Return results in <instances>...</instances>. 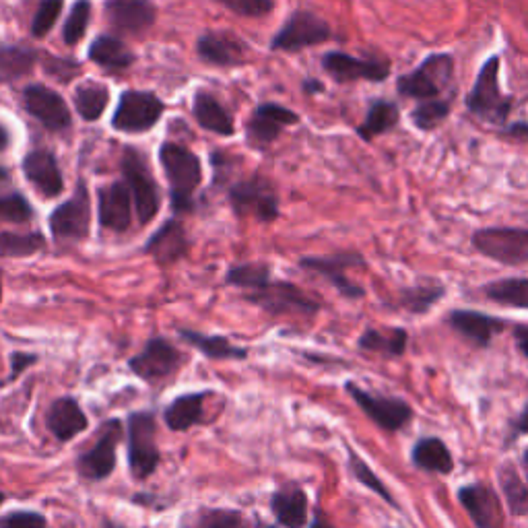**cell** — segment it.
<instances>
[{
	"mask_svg": "<svg viewBox=\"0 0 528 528\" xmlns=\"http://www.w3.org/2000/svg\"><path fill=\"white\" fill-rule=\"evenodd\" d=\"M159 163L165 180L170 184V201L174 215L194 211V192L203 182V165L198 155L178 143H163L159 147Z\"/></svg>",
	"mask_w": 528,
	"mask_h": 528,
	"instance_id": "1",
	"label": "cell"
},
{
	"mask_svg": "<svg viewBox=\"0 0 528 528\" xmlns=\"http://www.w3.org/2000/svg\"><path fill=\"white\" fill-rule=\"evenodd\" d=\"M500 66L502 58L498 54L483 62L465 102L467 110L475 118L493 126H504L514 106V97L502 93L500 89Z\"/></svg>",
	"mask_w": 528,
	"mask_h": 528,
	"instance_id": "2",
	"label": "cell"
},
{
	"mask_svg": "<svg viewBox=\"0 0 528 528\" xmlns=\"http://www.w3.org/2000/svg\"><path fill=\"white\" fill-rule=\"evenodd\" d=\"M126 454L132 477L147 481L155 475L161 454L157 446V417L153 411H135L126 417Z\"/></svg>",
	"mask_w": 528,
	"mask_h": 528,
	"instance_id": "3",
	"label": "cell"
},
{
	"mask_svg": "<svg viewBox=\"0 0 528 528\" xmlns=\"http://www.w3.org/2000/svg\"><path fill=\"white\" fill-rule=\"evenodd\" d=\"M454 58L450 54H429L415 71L396 79V91L401 97L417 99H438L452 83Z\"/></svg>",
	"mask_w": 528,
	"mask_h": 528,
	"instance_id": "4",
	"label": "cell"
},
{
	"mask_svg": "<svg viewBox=\"0 0 528 528\" xmlns=\"http://www.w3.org/2000/svg\"><path fill=\"white\" fill-rule=\"evenodd\" d=\"M124 182L132 192L135 211L141 225L151 223L161 209V192L151 174L147 157L137 147H124L122 153Z\"/></svg>",
	"mask_w": 528,
	"mask_h": 528,
	"instance_id": "5",
	"label": "cell"
},
{
	"mask_svg": "<svg viewBox=\"0 0 528 528\" xmlns=\"http://www.w3.org/2000/svg\"><path fill=\"white\" fill-rule=\"evenodd\" d=\"M124 438V425L120 419L112 417L104 423L102 434L97 442L81 452L75 460V471L81 479L91 483H102L116 471L118 465V444Z\"/></svg>",
	"mask_w": 528,
	"mask_h": 528,
	"instance_id": "6",
	"label": "cell"
},
{
	"mask_svg": "<svg viewBox=\"0 0 528 528\" xmlns=\"http://www.w3.org/2000/svg\"><path fill=\"white\" fill-rule=\"evenodd\" d=\"M244 300L252 306H258L271 316L285 314H300V316H316L320 312V302L310 297L304 289L289 281L271 279L267 285L258 291L244 293Z\"/></svg>",
	"mask_w": 528,
	"mask_h": 528,
	"instance_id": "7",
	"label": "cell"
},
{
	"mask_svg": "<svg viewBox=\"0 0 528 528\" xmlns=\"http://www.w3.org/2000/svg\"><path fill=\"white\" fill-rule=\"evenodd\" d=\"M186 363V355L165 337L153 335L145 347L128 359V368L147 384H157L172 378Z\"/></svg>",
	"mask_w": 528,
	"mask_h": 528,
	"instance_id": "8",
	"label": "cell"
},
{
	"mask_svg": "<svg viewBox=\"0 0 528 528\" xmlns=\"http://www.w3.org/2000/svg\"><path fill=\"white\" fill-rule=\"evenodd\" d=\"M471 244L485 258L506 264V267L528 264L526 227H483L475 231Z\"/></svg>",
	"mask_w": 528,
	"mask_h": 528,
	"instance_id": "9",
	"label": "cell"
},
{
	"mask_svg": "<svg viewBox=\"0 0 528 528\" xmlns=\"http://www.w3.org/2000/svg\"><path fill=\"white\" fill-rule=\"evenodd\" d=\"M229 203L238 217H254L260 223L279 219V196L273 184L262 176H252L231 186Z\"/></svg>",
	"mask_w": 528,
	"mask_h": 528,
	"instance_id": "10",
	"label": "cell"
},
{
	"mask_svg": "<svg viewBox=\"0 0 528 528\" xmlns=\"http://www.w3.org/2000/svg\"><path fill=\"white\" fill-rule=\"evenodd\" d=\"M50 234L56 242H83L91 231V201L89 190L83 182L77 184V190L69 201L60 203L48 217Z\"/></svg>",
	"mask_w": 528,
	"mask_h": 528,
	"instance_id": "11",
	"label": "cell"
},
{
	"mask_svg": "<svg viewBox=\"0 0 528 528\" xmlns=\"http://www.w3.org/2000/svg\"><path fill=\"white\" fill-rule=\"evenodd\" d=\"M366 267V258L357 252H337L328 256H304L300 258V269L326 279L347 300H361L366 289L347 277L349 269Z\"/></svg>",
	"mask_w": 528,
	"mask_h": 528,
	"instance_id": "12",
	"label": "cell"
},
{
	"mask_svg": "<svg viewBox=\"0 0 528 528\" xmlns=\"http://www.w3.org/2000/svg\"><path fill=\"white\" fill-rule=\"evenodd\" d=\"M163 112L165 106L155 93L124 91L112 116V126L126 135H143L161 120Z\"/></svg>",
	"mask_w": 528,
	"mask_h": 528,
	"instance_id": "13",
	"label": "cell"
},
{
	"mask_svg": "<svg viewBox=\"0 0 528 528\" xmlns=\"http://www.w3.org/2000/svg\"><path fill=\"white\" fill-rule=\"evenodd\" d=\"M345 390L355 401V405L380 429H384V432H399V429H403L413 419L411 405L403 399H396V396L374 394L357 386L355 382H347Z\"/></svg>",
	"mask_w": 528,
	"mask_h": 528,
	"instance_id": "14",
	"label": "cell"
},
{
	"mask_svg": "<svg viewBox=\"0 0 528 528\" xmlns=\"http://www.w3.org/2000/svg\"><path fill=\"white\" fill-rule=\"evenodd\" d=\"M330 38H333V29L322 17L310 11H295L277 31V36L271 42V50L300 52L304 48L324 44Z\"/></svg>",
	"mask_w": 528,
	"mask_h": 528,
	"instance_id": "15",
	"label": "cell"
},
{
	"mask_svg": "<svg viewBox=\"0 0 528 528\" xmlns=\"http://www.w3.org/2000/svg\"><path fill=\"white\" fill-rule=\"evenodd\" d=\"M322 69L337 83L372 81L382 83L390 77V62L384 58H357L345 52H326Z\"/></svg>",
	"mask_w": 528,
	"mask_h": 528,
	"instance_id": "16",
	"label": "cell"
},
{
	"mask_svg": "<svg viewBox=\"0 0 528 528\" xmlns=\"http://www.w3.org/2000/svg\"><path fill=\"white\" fill-rule=\"evenodd\" d=\"M23 108L50 132H62L71 128L73 118L69 106H66L60 93L44 85H29L23 89Z\"/></svg>",
	"mask_w": 528,
	"mask_h": 528,
	"instance_id": "17",
	"label": "cell"
},
{
	"mask_svg": "<svg viewBox=\"0 0 528 528\" xmlns=\"http://www.w3.org/2000/svg\"><path fill=\"white\" fill-rule=\"evenodd\" d=\"M458 502L471 516L475 528H504L500 498L487 483H469L460 487Z\"/></svg>",
	"mask_w": 528,
	"mask_h": 528,
	"instance_id": "18",
	"label": "cell"
},
{
	"mask_svg": "<svg viewBox=\"0 0 528 528\" xmlns=\"http://www.w3.org/2000/svg\"><path fill=\"white\" fill-rule=\"evenodd\" d=\"M132 192L126 182H112L97 192V219L104 229L124 234L132 223Z\"/></svg>",
	"mask_w": 528,
	"mask_h": 528,
	"instance_id": "19",
	"label": "cell"
},
{
	"mask_svg": "<svg viewBox=\"0 0 528 528\" xmlns=\"http://www.w3.org/2000/svg\"><path fill=\"white\" fill-rule=\"evenodd\" d=\"M21 170L27 182L36 188L44 198H58L64 192V176L60 172L58 159L48 149H33L23 161Z\"/></svg>",
	"mask_w": 528,
	"mask_h": 528,
	"instance_id": "20",
	"label": "cell"
},
{
	"mask_svg": "<svg viewBox=\"0 0 528 528\" xmlns=\"http://www.w3.org/2000/svg\"><path fill=\"white\" fill-rule=\"evenodd\" d=\"M190 250V238L180 219H168L157 231H153L143 252L149 254L161 267H172Z\"/></svg>",
	"mask_w": 528,
	"mask_h": 528,
	"instance_id": "21",
	"label": "cell"
},
{
	"mask_svg": "<svg viewBox=\"0 0 528 528\" xmlns=\"http://www.w3.org/2000/svg\"><path fill=\"white\" fill-rule=\"evenodd\" d=\"M446 322L454 333H458L462 339L471 341L477 347H489L493 339L502 335L508 326V320L504 318L475 310H452Z\"/></svg>",
	"mask_w": 528,
	"mask_h": 528,
	"instance_id": "22",
	"label": "cell"
},
{
	"mask_svg": "<svg viewBox=\"0 0 528 528\" xmlns=\"http://www.w3.org/2000/svg\"><path fill=\"white\" fill-rule=\"evenodd\" d=\"M48 432L60 444H69L89 427V419L75 396H60L46 411Z\"/></svg>",
	"mask_w": 528,
	"mask_h": 528,
	"instance_id": "23",
	"label": "cell"
},
{
	"mask_svg": "<svg viewBox=\"0 0 528 528\" xmlns=\"http://www.w3.org/2000/svg\"><path fill=\"white\" fill-rule=\"evenodd\" d=\"M104 13L116 31L132 36L147 31L157 19V9L151 0H106Z\"/></svg>",
	"mask_w": 528,
	"mask_h": 528,
	"instance_id": "24",
	"label": "cell"
},
{
	"mask_svg": "<svg viewBox=\"0 0 528 528\" xmlns=\"http://www.w3.org/2000/svg\"><path fill=\"white\" fill-rule=\"evenodd\" d=\"M300 116L279 104H262L254 110L248 122V141L254 147H267L279 139L285 126L297 124Z\"/></svg>",
	"mask_w": 528,
	"mask_h": 528,
	"instance_id": "25",
	"label": "cell"
},
{
	"mask_svg": "<svg viewBox=\"0 0 528 528\" xmlns=\"http://www.w3.org/2000/svg\"><path fill=\"white\" fill-rule=\"evenodd\" d=\"M271 512L283 528H306L308 526V495L297 483H287L273 491Z\"/></svg>",
	"mask_w": 528,
	"mask_h": 528,
	"instance_id": "26",
	"label": "cell"
},
{
	"mask_svg": "<svg viewBox=\"0 0 528 528\" xmlns=\"http://www.w3.org/2000/svg\"><path fill=\"white\" fill-rule=\"evenodd\" d=\"M213 392L211 390H198V392H186L176 396L174 401L168 403L163 409V421L168 429L176 434L188 432L190 427L203 423L205 419V401Z\"/></svg>",
	"mask_w": 528,
	"mask_h": 528,
	"instance_id": "27",
	"label": "cell"
},
{
	"mask_svg": "<svg viewBox=\"0 0 528 528\" xmlns=\"http://www.w3.org/2000/svg\"><path fill=\"white\" fill-rule=\"evenodd\" d=\"M198 56L213 66H238L244 60V44L227 31H207L198 38Z\"/></svg>",
	"mask_w": 528,
	"mask_h": 528,
	"instance_id": "28",
	"label": "cell"
},
{
	"mask_svg": "<svg viewBox=\"0 0 528 528\" xmlns=\"http://www.w3.org/2000/svg\"><path fill=\"white\" fill-rule=\"evenodd\" d=\"M178 337L194 347L198 353H203L207 359L215 361H246L250 355L248 347L234 345L223 335H207L198 333L192 328H178Z\"/></svg>",
	"mask_w": 528,
	"mask_h": 528,
	"instance_id": "29",
	"label": "cell"
},
{
	"mask_svg": "<svg viewBox=\"0 0 528 528\" xmlns=\"http://www.w3.org/2000/svg\"><path fill=\"white\" fill-rule=\"evenodd\" d=\"M411 462L425 473L450 475L454 471V458L450 448L436 436H425L415 442L411 450Z\"/></svg>",
	"mask_w": 528,
	"mask_h": 528,
	"instance_id": "30",
	"label": "cell"
},
{
	"mask_svg": "<svg viewBox=\"0 0 528 528\" xmlns=\"http://www.w3.org/2000/svg\"><path fill=\"white\" fill-rule=\"evenodd\" d=\"M192 114L205 130H211L219 137H231L236 132V124L231 120L229 112L217 102L215 95L207 91H198L194 95Z\"/></svg>",
	"mask_w": 528,
	"mask_h": 528,
	"instance_id": "31",
	"label": "cell"
},
{
	"mask_svg": "<svg viewBox=\"0 0 528 528\" xmlns=\"http://www.w3.org/2000/svg\"><path fill=\"white\" fill-rule=\"evenodd\" d=\"M87 56L108 73H122L135 62V54L126 48V44L114 36H108V33L106 36H97L91 42Z\"/></svg>",
	"mask_w": 528,
	"mask_h": 528,
	"instance_id": "32",
	"label": "cell"
},
{
	"mask_svg": "<svg viewBox=\"0 0 528 528\" xmlns=\"http://www.w3.org/2000/svg\"><path fill=\"white\" fill-rule=\"evenodd\" d=\"M401 120V110L394 102H388V99H374L368 108L366 120H363L355 132L361 141H374L376 137L386 135L388 130H392Z\"/></svg>",
	"mask_w": 528,
	"mask_h": 528,
	"instance_id": "33",
	"label": "cell"
},
{
	"mask_svg": "<svg viewBox=\"0 0 528 528\" xmlns=\"http://www.w3.org/2000/svg\"><path fill=\"white\" fill-rule=\"evenodd\" d=\"M110 104V89L102 81H83L75 89V110L85 122H95L104 116Z\"/></svg>",
	"mask_w": 528,
	"mask_h": 528,
	"instance_id": "34",
	"label": "cell"
},
{
	"mask_svg": "<svg viewBox=\"0 0 528 528\" xmlns=\"http://www.w3.org/2000/svg\"><path fill=\"white\" fill-rule=\"evenodd\" d=\"M409 335L405 328H394L390 333H382V330L368 328L357 341V347L366 353H378L384 357H401L407 351Z\"/></svg>",
	"mask_w": 528,
	"mask_h": 528,
	"instance_id": "35",
	"label": "cell"
},
{
	"mask_svg": "<svg viewBox=\"0 0 528 528\" xmlns=\"http://www.w3.org/2000/svg\"><path fill=\"white\" fill-rule=\"evenodd\" d=\"M483 295L489 302L500 306H510L518 310H528V279H500L483 285Z\"/></svg>",
	"mask_w": 528,
	"mask_h": 528,
	"instance_id": "36",
	"label": "cell"
},
{
	"mask_svg": "<svg viewBox=\"0 0 528 528\" xmlns=\"http://www.w3.org/2000/svg\"><path fill=\"white\" fill-rule=\"evenodd\" d=\"M273 279V271L267 262H240L225 273V285L244 289L246 293L258 291Z\"/></svg>",
	"mask_w": 528,
	"mask_h": 528,
	"instance_id": "37",
	"label": "cell"
},
{
	"mask_svg": "<svg viewBox=\"0 0 528 528\" xmlns=\"http://www.w3.org/2000/svg\"><path fill=\"white\" fill-rule=\"evenodd\" d=\"M46 248L42 231H0V258H29Z\"/></svg>",
	"mask_w": 528,
	"mask_h": 528,
	"instance_id": "38",
	"label": "cell"
},
{
	"mask_svg": "<svg viewBox=\"0 0 528 528\" xmlns=\"http://www.w3.org/2000/svg\"><path fill=\"white\" fill-rule=\"evenodd\" d=\"M446 295V287L442 283H423V285H413L405 287L399 293V306L411 314H425L429 308L436 306L442 297Z\"/></svg>",
	"mask_w": 528,
	"mask_h": 528,
	"instance_id": "39",
	"label": "cell"
},
{
	"mask_svg": "<svg viewBox=\"0 0 528 528\" xmlns=\"http://www.w3.org/2000/svg\"><path fill=\"white\" fill-rule=\"evenodd\" d=\"M40 54L21 46H0V79L15 81L29 75Z\"/></svg>",
	"mask_w": 528,
	"mask_h": 528,
	"instance_id": "40",
	"label": "cell"
},
{
	"mask_svg": "<svg viewBox=\"0 0 528 528\" xmlns=\"http://www.w3.org/2000/svg\"><path fill=\"white\" fill-rule=\"evenodd\" d=\"M498 481L506 498V506L512 516L520 518L528 514V485L522 481L514 465H504L498 471Z\"/></svg>",
	"mask_w": 528,
	"mask_h": 528,
	"instance_id": "41",
	"label": "cell"
},
{
	"mask_svg": "<svg viewBox=\"0 0 528 528\" xmlns=\"http://www.w3.org/2000/svg\"><path fill=\"white\" fill-rule=\"evenodd\" d=\"M347 467L351 471V475L363 485V487H368L370 491H374L378 498H382L386 504H390L392 508H399V504H396L394 500V495L388 491L386 483L372 471V467L368 465L366 460H363L353 448H347Z\"/></svg>",
	"mask_w": 528,
	"mask_h": 528,
	"instance_id": "42",
	"label": "cell"
},
{
	"mask_svg": "<svg viewBox=\"0 0 528 528\" xmlns=\"http://www.w3.org/2000/svg\"><path fill=\"white\" fill-rule=\"evenodd\" d=\"M452 112V99H425L411 112V122L423 132H432L442 126Z\"/></svg>",
	"mask_w": 528,
	"mask_h": 528,
	"instance_id": "43",
	"label": "cell"
},
{
	"mask_svg": "<svg viewBox=\"0 0 528 528\" xmlns=\"http://www.w3.org/2000/svg\"><path fill=\"white\" fill-rule=\"evenodd\" d=\"M196 528H250L248 518L231 508H201L194 520Z\"/></svg>",
	"mask_w": 528,
	"mask_h": 528,
	"instance_id": "44",
	"label": "cell"
},
{
	"mask_svg": "<svg viewBox=\"0 0 528 528\" xmlns=\"http://www.w3.org/2000/svg\"><path fill=\"white\" fill-rule=\"evenodd\" d=\"M89 19H91V3L89 0H77L62 27L64 44H69V46L79 44L85 36Z\"/></svg>",
	"mask_w": 528,
	"mask_h": 528,
	"instance_id": "45",
	"label": "cell"
},
{
	"mask_svg": "<svg viewBox=\"0 0 528 528\" xmlns=\"http://www.w3.org/2000/svg\"><path fill=\"white\" fill-rule=\"evenodd\" d=\"M36 215L33 211L31 203L21 192H7V194H0V221H7V223H29Z\"/></svg>",
	"mask_w": 528,
	"mask_h": 528,
	"instance_id": "46",
	"label": "cell"
},
{
	"mask_svg": "<svg viewBox=\"0 0 528 528\" xmlns=\"http://www.w3.org/2000/svg\"><path fill=\"white\" fill-rule=\"evenodd\" d=\"M64 9V0H42L31 23L33 38H46Z\"/></svg>",
	"mask_w": 528,
	"mask_h": 528,
	"instance_id": "47",
	"label": "cell"
},
{
	"mask_svg": "<svg viewBox=\"0 0 528 528\" xmlns=\"http://www.w3.org/2000/svg\"><path fill=\"white\" fill-rule=\"evenodd\" d=\"M217 3H221L231 13L248 19L267 17L275 7V0H217Z\"/></svg>",
	"mask_w": 528,
	"mask_h": 528,
	"instance_id": "48",
	"label": "cell"
},
{
	"mask_svg": "<svg viewBox=\"0 0 528 528\" xmlns=\"http://www.w3.org/2000/svg\"><path fill=\"white\" fill-rule=\"evenodd\" d=\"M0 528H48V520L36 510H11L0 514Z\"/></svg>",
	"mask_w": 528,
	"mask_h": 528,
	"instance_id": "49",
	"label": "cell"
},
{
	"mask_svg": "<svg viewBox=\"0 0 528 528\" xmlns=\"http://www.w3.org/2000/svg\"><path fill=\"white\" fill-rule=\"evenodd\" d=\"M44 69L50 77L66 83L81 73V64L75 60H64V58H48L44 62Z\"/></svg>",
	"mask_w": 528,
	"mask_h": 528,
	"instance_id": "50",
	"label": "cell"
},
{
	"mask_svg": "<svg viewBox=\"0 0 528 528\" xmlns=\"http://www.w3.org/2000/svg\"><path fill=\"white\" fill-rule=\"evenodd\" d=\"M40 361V355L38 353H27V351H13L9 355V368H11V374L7 376V380L3 384H11L15 382L17 378H21L31 366H36V363Z\"/></svg>",
	"mask_w": 528,
	"mask_h": 528,
	"instance_id": "51",
	"label": "cell"
},
{
	"mask_svg": "<svg viewBox=\"0 0 528 528\" xmlns=\"http://www.w3.org/2000/svg\"><path fill=\"white\" fill-rule=\"evenodd\" d=\"M520 436H528V405L520 411V415H516L510 421V429H508V434H506L504 448H510Z\"/></svg>",
	"mask_w": 528,
	"mask_h": 528,
	"instance_id": "52",
	"label": "cell"
},
{
	"mask_svg": "<svg viewBox=\"0 0 528 528\" xmlns=\"http://www.w3.org/2000/svg\"><path fill=\"white\" fill-rule=\"evenodd\" d=\"M500 135L528 143V122H512V124H506L502 128Z\"/></svg>",
	"mask_w": 528,
	"mask_h": 528,
	"instance_id": "53",
	"label": "cell"
},
{
	"mask_svg": "<svg viewBox=\"0 0 528 528\" xmlns=\"http://www.w3.org/2000/svg\"><path fill=\"white\" fill-rule=\"evenodd\" d=\"M514 341H516L518 351L528 359V324L514 326Z\"/></svg>",
	"mask_w": 528,
	"mask_h": 528,
	"instance_id": "54",
	"label": "cell"
},
{
	"mask_svg": "<svg viewBox=\"0 0 528 528\" xmlns=\"http://www.w3.org/2000/svg\"><path fill=\"white\" fill-rule=\"evenodd\" d=\"M308 528H337V526L322 514V510H316L314 518L308 522Z\"/></svg>",
	"mask_w": 528,
	"mask_h": 528,
	"instance_id": "55",
	"label": "cell"
},
{
	"mask_svg": "<svg viewBox=\"0 0 528 528\" xmlns=\"http://www.w3.org/2000/svg\"><path fill=\"white\" fill-rule=\"evenodd\" d=\"M11 145V135H9V130L0 124V153H3L7 147Z\"/></svg>",
	"mask_w": 528,
	"mask_h": 528,
	"instance_id": "56",
	"label": "cell"
},
{
	"mask_svg": "<svg viewBox=\"0 0 528 528\" xmlns=\"http://www.w3.org/2000/svg\"><path fill=\"white\" fill-rule=\"evenodd\" d=\"M304 91L306 93H320V91H324V85L316 79H308V81H304Z\"/></svg>",
	"mask_w": 528,
	"mask_h": 528,
	"instance_id": "57",
	"label": "cell"
},
{
	"mask_svg": "<svg viewBox=\"0 0 528 528\" xmlns=\"http://www.w3.org/2000/svg\"><path fill=\"white\" fill-rule=\"evenodd\" d=\"M104 528H124V526H120V524H116L112 520H104Z\"/></svg>",
	"mask_w": 528,
	"mask_h": 528,
	"instance_id": "58",
	"label": "cell"
},
{
	"mask_svg": "<svg viewBox=\"0 0 528 528\" xmlns=\"http://www.w3.org/2000/svg\"><path fill=\"white\" fill-rule=\"evenodd\" d=\"M5 180H9V170L0 168V182H5Z\"/></svg>",
	"mask_w": 528,
	"mask_h": 528,
	"instance_id": "59",
	"label": "cell"
},
{
	"mask_svg": "<svg viewBox=\"0 0 528 528\" xmlns=\"http://www.w3.org/2000/svg\"><path fill=\"white\" fill-rule=\"evenodd\" d=\"M522 462H524V469H526V473H528V448H526L524 454H522Z\"/></svg>",
	"mask_w": 528,
	"mask_h": 528,
	"instance_id": "60",
	"label": "cell"
},
{
	"mask_svg": "<svg viewBox=\"0 0 528 528\" xmlns=\"http://www.w3.org/2000/svg\"><path fill=\"white\" fill-rule=\"evenodd\" d=\"M0 302H3V275H0Z\"/></svg>",
	"mask_w": 528,
	"mask_h": 528,
	"instance_id": "61",
	"label": "cell"
},
{
	"mask_svg": "<svg viewBox=\"0 0 528 528\" xmlns=\"http://www.w3.org/2000/svg\"><path fill=\"white\" fill-rule=\"evenodd\" d=\"M5 502H7V495L3 491H0V506H3Z\"/></svg>",
	"mask_w": 528,
	"mask_h": 528,
	"instance_id": "62",
	"label": "cell"
},
{
	"mask_svg": "<svg viewBox=\"0 0 528 528\" xmlns=\"http://www.w3.org/2000/svg\"><path fill=\"white\" fill-rule=\"evenodd\" d=\"M260 528H279V526H275V524H260Z\"/></svg>",
	"mask_w": 528,
	"mask_h": 528,
	"instance_id": "63",
	"label": "cell"
}]
</instances>
